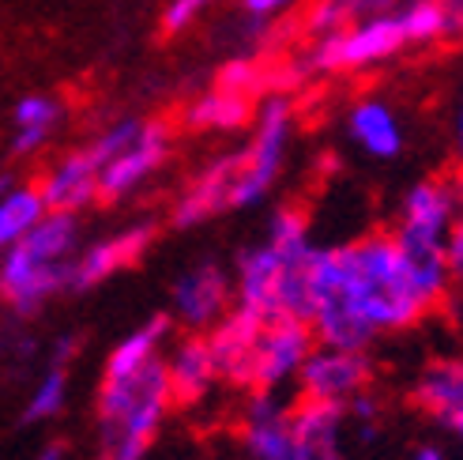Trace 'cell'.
Listing matches in <instances>:
<instances>
[{
  "instance_id": "obj_10",
  "label": "cell",
  "mask_w": 463,
  "mask_h": 460,
  "mask_svg": "<svg viewBox=\"0 0 463 460\" xmlns=\"http://www.w3.org/2000/svg\"><path fill=\"white\" fill-rule=\"evenodd\" d=\"M403 45H407L403 27H400L396 12H392V15L362 19L346 31L317 38L309 64L317 72H354V68H373L388 57H396Z\"/></svg>"
},
{
  "instance_id": "obj_28",
  "label": "cell",
  "mask_w": 463,
  "mask_h": 460,
  "mask_svg": "<svg viewBox=\"0 0 463 460\" xmlns=\"http://www.w3.org/2000/svg\"><path fill=\"white\" fill-rule=\"evenodd\" d=\"M207 5H215V0H170L166 12H162V31L166 34H181L184 27H193L200 19V12Z\"/></svg>"
},
{
  "instance_id": "obj_5",
  "label": "cell",
  "mask_w": 463,
  "mask_h": 460,
  "mask_svg": "<svg viewBox=\"0 0 463 460\" xmlns=\"http://www.w3.org/2000/svg\"><path fill=\"white\" fill-rule=\"evenodd\" d=\"M174 407L162 359L132 374L102 378L95 397L99 460H147Z\"/></svg>"
},
{
  "instance_id": "obj_12",
  "label": "cell",
  "mask_w": 463,
  "mask_h": 460,
  "mask_svg": "<svg viewBox=\"0 0 463 460\" xmlns=\"http://www.w3.org/2000/svg\"><path fill=\"white\" fill-rule=\"evenodd\" d=\"M155 235H158L155 223L140 219V223H128L121 230H113V235H106V238L83 242L72 268H68V291L72 294L95 291L106 280H113L118 272L132 268L136 261H144V253L155 245Z\"/></svg>"
},
{
  "instance_id": "obj_14",
  "label": "cell",
  "mask_w": 463,
  "mask_h": 460,
  "mask_svg": "<svg viewBox=\"0 0 463 460\" xmlns=\"http://www.w3.org/2000/svg\"><path fill=\"white\" fill-rule=\"evenodd\" d=\"M238 167H241V148L215 155L212 163H207L189 186L181 189V196L174 200V208H170V223L177 230H193V226H200L207 219L230 212V193H234Z\"/></svg>"
},
{
  "instance_id": "obj_32",
  "label": "cell",
  "mask_w": 463,
  "mask_h": 460,
  "mask_svg": "<svg viewBox=\"0 0 463 460\" xmlns=\"http://www.w3.org/2000/svg\"><path fill=\"white\" fill-rule=\"evenodd\" d=\"M64 456H68V446L64 442H50V446H42L31 460H64Z\"/></svg>"
},
{
  "instance_id": "obj_19",
  "label": "cell",
  "mask_w": 463,
  "mask_h": 460,
  "mask_svg": "<svg viewBox=\"0 0 463 460\" xmlns=\"http://www.w3.org/2000/svg\"><path fill=\"white\" fill-rule=\"evenodd\" d=\"M346 136L351 144L369 155V158H400L403 155V144H407V132H403V121L400 113L392 110L384 99H358L351 110H346Z\"/></svg>"
},
{
  "instance_id": "obj_20",
  "label": "cell",
  "mask_w": 463,
  "mask_h": 460,
  "mask_svg": "<svg viewBox=\"0 0 463 460\" xmlns=\"http://www.w3.org/2000/svg\"><path fill=\"white\" fill-rule=\"evenodd\" d=\"M72 355H76V340L64 336V340L57 343L53 359L45 362V370L38 374L27 404H23V416H19L23 426L53 423L61 411L68 407V393H72V374H68V362H72Z\"/></svg>"
},
{
  "instance_id": "obj_9",
  "label": "cell",
  "mask_w": 463,
  "mask_h": 460,
  "mask_svg": "<svg viewBox=\"0 0 463 460\" xmlns=\"http://www.w3.org/2000/svg\"><path fill=\"white\" fill-rule=\"evenodd\" d=\"M313 332L302 317H268L249 362V393H287L313 351Z\"/></svg>"
},
{
  "instance_id": "obj_35",
  "label": "cell",
  "mask_w": 463,
  "mask_h": 460,
  "mask_svg": "<svg viewBox=\"0 0 463 460\" xmlns=\"http://www.w3.org/2000/svg\"><path fill=\"white\" fill-rule=\"evenodd\" d=\"M449 430H452V438H456V442H459V449H463V407L456 411V419L449 423Z\"/></svg>"
},
{
  "instance_id": "obj_16",
  "label": "cell",
  "mask_w": 463,
  "mask_h": 460,
  "mask_svg": "<svg viewBox=\"0 0 463 460\" xmlns=\"http://www.w3.org/2000/svg\"><path fill=\"white\" fill-rule=\"evenodd\" d=\"M411 400L422 416L449 426L463 407V351L430 355L411 378Z\"/></svg>"
},
{
  "instance_id": "obj_25",
  "label": "cell",
  "mask_w": 463,
  "mask_h": 460,
  "mask_svg": "<svg viewBox=\"0 0 463 460\" xmlns=\"http://www.w3.org/2000/svg\"><path fill=\"white\" fill-rule=\"evenodd\" d=\"M61 118H64V106L53 95H27V99H19L15 110H12L15 129H45V132H53L61 125Z\"/></svg>"
},
{
  "instance_id": "obj_23",
  "label": "cell",
  "mask_w": 463,
  "mask_h": 460,
  "mask_svg": "<svg viewBox=\"0 0 463 460\" xmlns=\"http://www.w3.org/2000/svg\"><path fill=\"white\" fill-rule=\"evenodd\" d=\"M45 216V200L38 186H12L0 196V253H8L15 242L31 235V226Z\"/></svg>"
},
{
  "instance_id": "obj_30",
  "label": "cell",
  "mask_w": 463,
  "mask_h": 460,
  "mask_svg": "<svg viewBox=\"0 0 463 460\" xmlns=\"http://www.w3.org/2000/svg\"><path fill=\"white\" fill-rule=\"evenodd\" d=\"M452 148H456V158L463 167V87H459V99H456V118H452Z\"/></svg>"
},
{
  "instance_id": "obj_29",
  "label": "cell",
  "mask_w": 463,
  "mask_h": 460,
  "mask_svg": "<svg viewBox=\"0 0 463 460\" xmlns=\"http://www.w3.org/2000/svg\"><path fill=\"white\" fill-rule=\"evenodd\" d=\"M241 5H245V12H249V15H257V19H268V15H279V12L294 8L298 0H241Z\"/></svg>"
},
{
  "instance_id": "obj_15",
  "label": "cell",
  "mask_w": 463,
  "mask_h": 460,
  "mask_svg": "<svg viewBox=\"0 0 463 460\" xmlns=\"http://www.w3.org/2000/svg\"><path fill=\"white\" fill-rule=\"evenodd\" d=\"M162 370H166L174 404H181V407L203 404L215 393V385L222 381L203 332H184L181 340H170L166 355H162Z\"/></svg>"
},
{
  "instance_id": "obj_36",
  "label": "cell",
  "mask_w": 463,
  "mask_h": 460,
  "mask_svg": "<svg viewBox=\"0 0 463 460\" xmlns=\"http://www.w3.org/2000/svg\"><path fill=\"white\" fill-rule=\"evenodd\" d=\"M8 186H12V177H8V174H0V196H5V189H8Z\"/></svg>"
},
{
  "instance_id": "obj_6",
  "label": "cell",
  "mask_w": 463,
  "mask_h": 460,
  "mask_svg": "<svg viewBox=\"0 0 463 460\" xmlns=\"http://www.w3.org/2000/svg\"><path fill=\"white\" fill-rule=\"evenodd\" d=\"M290 140H294L290 99H283V95L264 99L257 110H252L249 144H241V167H238L234 193H230V212L257 208V204L279 186L287 155H290Z\"/></svg>"
},
{
  "instance_id": "obj_4",
  "label": "cell",
  "mask_w": 463,
  "mask_h": 460,
  "mask_svg": "<svg viewBox=\"0 0 463 460\" xmlns=\"http://www.w3.org/2000/svg\"><path fill=\"white\" fill-rule=\"evenodd\" d=\"M83 249V223L68 212H45L31 235L0 253V302L31 317L68 291V268Z\"/></svg>"
},
{
  "instance_id": "obj_26",
  "label": "cell",
  "mask_w": 463,
  "mask_h": 460,
  "mask_svg": "<svg viewBox=\"0 0 463 460\" xmlns=\"http://www.w3.org/2000/svg\"><path fill=\"white\" fill-rule=\"evenodd\" d=\"M215 87H222V91H238V95H249V99H252V91L260 87V68L252 64L249 57H234V61H226V64L219 68Z\"/></svg>"
},
{
  "instance_id": "obj_1",
  "label": "cell",
  "mask_w": 463,
  "mask_h": 460,
  "mask_svg": "<svg viewBox=\"0 0 463 460\" xmlns=\"http://www.w3.org/2000/svg\"><path fill=\"white\" fill-rule=\"evenodd\" d=\"M449 294L441 257L411 253L384 230L313 249L302 321L317 343L369 351L384 336L419 329Z\"/></svg>"
},
{
  "instance_id": "obj_17",
  "label": "cell",
  "mask_w": 463,
  "mask_h": 460,
  "mask_svg": "<svg viewBox=\"0 0 463 460\" xmlns=\"http://www.w3.org/2000/svg\"><path fill=\"white\" fill-rule=\"evenodd\" d=\"M38 193L45 200V212H68L80 216L90 204H99V167L87 155V148L61 155L38 181Z\"/></svg>"
},
{
  "instance_id": "obj_18",
  "label": "cell",
  "mask_w": 463,
  "mask_h": 460,
  "mask_svg": "<svg viewBox=\"0 0 463 460\" xmlns=\"http://www.w3.org/2000/svg\"><path fill=\"white\" fill-rule=\"evenodd\" d=\"M260 325H264V317L234 306L215 329L203 332L207 336V348H212V355H215L219 378L226 385H238V388L249 385V362H252V348H257Z\"/></svg>"
},
{
  "instance_id": "obj_21",
  "label": "cell",
  "mask_w": 463,
  "mask_h": 460,
  "mask_svg": "<svg viewBox=\"0 0 463 460\" xmlns=\"http://www.w3.org/2000/svg\"><path fill=\"white\" fill-rule=\"evenodd\" d=\"M170 336H174V321L166 313H155V317L140 321L132 332H125L109 348L106 366H102V378L132 374V370H140V366L158 362L162 355H166V348H170Z\"/></svg>"
},
{
  "instance_id": "obj_33",
  "label": "cell",
  "mask_w": 463,
  "mask_h": 460,
  "mask_svg": "<svg viewBox=\"0 0 463 460\" xmlns=\"http://www.w3.org/2000/svg\"><path fill=\"white\" fill-rule=\"evenodd\" d=\"M407 460H449V453L441 446H419Z\"/></svg>"
},
{
  "instance_id": "obj_27",
  "label": "cell",
  "mask_w": 463,
  "mask_h": 460,
  "mask_svg": "<svg viewBox=\"0 0 463 460\" xmlns=\"http://www.w3.org/2000/svg\"><path fill=\"white\" fill-rule=\"evenodd\" d=\"M441 264H445V275H449V287L463 294V212L456 216L449 238L441 245Z\"/></svg>"
},
{
  "instance_id": "obj_3",
  "label": "cell",
  "mask_w": 463,
  "mask_h": 460,
  "mask_svg": "<svg viewBox=\"0 0 463 460\" xmlns=\"http://www.w3.org/2000/svg\"><path fill=\"white\" fill-rule=\"evenodd\" d=\"M241 449L249 460H346V416L328 404L252 393L241 407Z\"/></svg>"
},
{
  "instance_id": "obj_22",
  "label": "cell",
  "mask_w": 463,
  "mask_h": 460,
  "mask_svg": "<svg viewBox=\"0 0 463 460\" xmlns=\"http://www.w3.org/2000/svg\"><path fill=\"white\" fill-rule=\"evenodd\" d=\"M252 121V99L238 91L212 87L184 110V125L196 132H238Z\"/></svg>"
},
{
  "instance_id": "obj_7",
  "label": "cell",
  "mask_w": 463,
  "mask_h": 460,
  "mask_svg": "<svg viewBox=\"0 0 463 460\" xmlns=\"http://www.w3.org/2000/svg\"><path fill=\"white\" fill-rule=\"evenodd\" d=\"M373 378H377V366L369 351L313 343V351L294 385H298V397L302 400L346 411L358 397L373 393Z\"/></svg>"
},
{
  "instance_id": "obj_24",
  "label": "cell",
  "mask_w": 463,
  "mask_h": 460,
  "mask_svg": "<svg viewBox=\"0 0 463 460\" xmlns=\"http://www.w3.org/2000/svg\"><path fill=\"white\" fill-rule=\"evenodd\" d=\"M396 19L403 27L407 45H426V42H437L449 34V19H445L441 0H411V5L396 8Z\"/></svg>"
},
{
  "instance_id": "obj_34",
  "label": "cell",
  "mask_w": 463,
  "mask_h": 460,
  "mask_svg": "<svg viewBox=\"0 0 463 460\" xmlns=\"http://www.w3.org/2000/svg\"><path fill=\"white\" fill-rule=\"evenodd\" d=\"M449 186H452V196H456V208L463 212V167H459V170L449 177Z\"/></svg>"
},
{
  "instance_id": "obj_8",
  "label": "cell",
  "mask_w": 463,
  "mask_h": 460,
  "mask_svg": "<svg viewBox=\"0 0 463 460\" xmlns=\"http://www.w3.org/2000/svg\"><path fill=\"white\" fill-rule=\"evenodd\" d=\"M456 216H459V208H456L449 177H422L400 196L396 223H392L388 235L411 253L441 257V245L449 238Z\"/></svg>"
},
{
  "instance_id": "obj_11",
  "label": "cell",
  "mask_w": 463,
  "mask_h": 460,
  "mask_svg": "<svg viewBox=\"0 0 463 460\" xmlns=\"http://www.w3.org/2000/svg\"><path fill=\"white\" fill-rule=\"evenodd\" d=\"M234 310V280L230 268L203 257L177 272V280L170 287V321L181 325L184 332H207Z\"/></svg>"
},
{
  "instance_id": "obj_13",
  "label": "cell",
  "mask_w": 463,
  "mask_h": 460,
  "mask_svg": "<svg viewBox=\"0 0 463 460\" xmlns=\"http://www.w3.org/2000/svg\"><path fill=\"white\" fill-rule=\"evenodd\" d=\"M166 158H170V129L162 121H147L144 132L99 170V200L102 204L128 200L166 167Z\"/></svg>"
},
{
  "instance_id": "obj_31",
  "label": "cell",
  "mask_w": 463,
  "mask_h": 460,
  "mask_svg": "<svg viewBox=\"0 0 463 460\" xmlns=\"http://www.w3.org/2000/svg\"><path fill=\"white\" fill-rule=\"evenodd\" d=\"M441 8L449 19V34H459L463 31V0H441Z\"/></svg>"
},
{
  "instance_id": "obj_2",
  "label": "cell",
  "mask_w": 463,
  "mask_h": 460,
  "mask_svg": "<svg viewBox=\"0 0 463 460\" xmlns=\"http://www.w3.org/2000/svg\"><path fill=\"white\" fill-rule=\"evenodd\" d=\"M313 223L302 208L283 204L275 208L264 238L238 253L230 280H234V306L257 317H302L306 272L313 261Z\"/></svg>"
}]
</instances>
